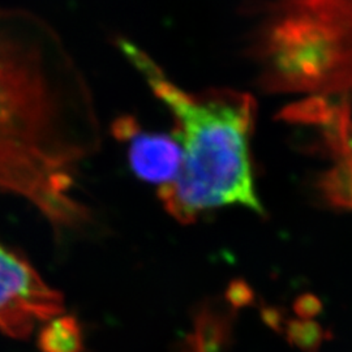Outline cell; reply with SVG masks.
<instances>
[{
  "label": "cell",
  "mask_w": 352,
  "mask_h": 352,
  "mask_svg": "<svg viewBox=\"0 0 352 352\" xmlns=\"http://www.w3.org/2000/svg\"><path fill=\"white\" fill-rule=\"evenodd\" d=\"M247 55L261 89L295 93L352 82V0H256Z\"/></svg>",
  "instance_id": "2"
},
{
  "label": "cell",
  "mask_w": 352,
  "mask_h": 352,
  "mask_svg": "<svg viewBox=\"0 0 352 352\" xmlns=\"http://www.w3.org/2000/svg\"><path fill=\"white\" fill-rule=\"evenodd\" d=\"M116 45L175 123L182 166L174 182L160 187L164 209L182 223L228 205L263 213L252 167L257 107L251 94L231 88L188 91L139 45L126 38H119Z\"/></svg>",
  "instance_id": "1"
},
{
  "label": "cell",
  "mask_w": 352,
  "mask_h": 352,
  "mask_svg": "<svg viewBox=\"0 0 352 352\" xmlns=\"http://www.w3.org/2000/svg\"><path fill=\"white\" fill-rule=\"evenodd\" d=\"M62 295L25 258L0 243V331L26 338L38 322L63 312Z\"/></svg>",
  "instance_id": "3"
},
{
  "label": "cell",
  "mask_w": 352,
  "mask_h": 352,
  "mask_svg": "<svg viewBox=\"0 0 352 352\" xmlns=\"http://www.w3.org/2000/svg\"><path fill=\"white\" fill-rule=\"evenodd\" d=\"M113 136L126 144L128 161L141 180L166 186L175 180L182 166V148L175 136L144 131L132 116H120Z\"/></svg>",
  "instance_id": "4"
},
{
  "label": "cell",
  "mask_w": 352,
  "mask_h": 352,
  "mask_svg": "<svg viewBox=\"0 0 352 352\" xmlns=\"http://www.w3.org/2000/svg\"><path fill=\"white\" fill-rule=\"evenodd\" d=\"M41 352H82V331L72 316H62L47 321L38 338Z\"/></svg>",
  "instance_id": "5"
}]
</instances>
